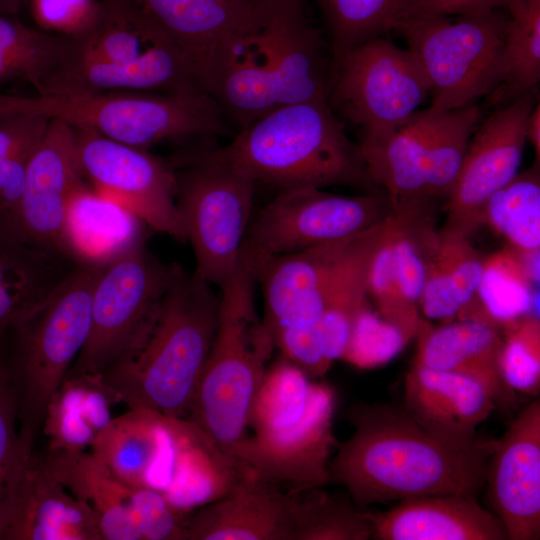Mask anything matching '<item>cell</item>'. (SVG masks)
<instances>
[{"label": "cell", "mask_w": 540, "mask_h": 540, "mask_svg": "<svg viewBox=\"0 0 540 540\" xmlns=\"http://www.w3.org/2000/svg\"><path fill=\"white\" fill-rule=\"evenodd\" d=\"M352 436L338 444L328 464V484L353 502L371 504L439 494L477 498L497 439L461 443L415 419L401 404H358Z\"/></svg>", "instance_id": "6da1fadb"}, {"label": "cell", "mask_w": 540, "mask_h": 540, "mask_svg": "<svg viewBox=\"0 0 540 540\" xmlns=\"http://www.w3.org/2000/svg\"><path fill=\"white\" fill-rule=\"evenodd\" d=\"M331 65L302 0H254L250 22L221 50L207 92L247 124L286 104L329 102Z\"/></svg>", "instance_id": "7a4b0ae2"}, {"label": "cell", "mask_w": 540, "mask_h": 540, "mask_svg": "<svg viewBox=\"0 0 540 540\" xmlns=\"http://www.w3.org/2000/svg\"><path fill=\"white\" fill-rule=\"evenodd\" d=\"M210 153L255 183L280 191L331 185L380 190L369 179L359 145L327 101L280 106Z\"/></svg>", "instance_id": "3957f363"}, {"label": "cell", "mask_w": 540, "mask_h": 540, "mask_svg": "<svg viewBox=\"0 0 540 540\" xmlns=\"http://www.w3.org/2000/svg\"><path fill=\"white\" fill-rule=\"evenodd\" d=\"M219 297L181 271L144 341L102 377L129 408L185 418L216 333Z\"/></svg>", "instance_id": "277c9868"}, {"label": "cell", "mask_w": 540, "mask_h": 540, "mask_svg": "<svg viewBox=\"0 0 540 540\" xmlns=\"http://www.w3.org/2000/svg\"><path fill=\"white\" fill-rule=\"evenodd\" d=\"M335 392L285 358L268 368L251 408L247 437L236 460L291 491L328 484Z\"/></svg>", "instance_id": "5b68a950"}, {"label": "cell", "mask_w": 540, "mask_h": 540, "mask_svg": "<svg viewBox=\"0 0 540 540\" xmlns=\"http://www.w3.org/2000/svg\"><path fill=\"white\" fill-rule=\"evenodd\" d=\"M256 284L255 267L242 253L235 272L220 287L216 333L185 417L235 460L276 348L257 312Z\"/></svg>", "instance_id": "8992f818"}, {"label": "cell", "mask_w": 540, "mask_h": 540, "mask_svg": "<svg viewBox=\"0 0 540 540\" xmlns=\"http://www.w3.org/2000/svg\"><path fill=\"white\" fill-rule=\"evenodd\" d=\"M105 265L79 262L14 328L6 361L15 391L23 453L31 457L48 404L90 331L93 291Z\"/></svg>", "instance_id": "52a82bcc"}, {"label": "cell", "mask_w": 540, "mask_h": 540, "mask_svg": "<svg viewBox=\"0 0 540 540\" xmlns=\"http://www.w3.org/2000/svg\"><path fill=\"white\" fill-rule=\"evenodd\" d=\"M33 114L94 131L146 150L167 140L225 131L223 113L207 92L110 91L22 97L0 94V118Z\"/></svg>", "instance_id": "ba28073f"}, {"label": "cell", "mask_w": 540, "mask_h": 540, "mask_svg": "<svg viewBox=\"0 0 540 540\" xmlns=\"http://www.w3.org/2000/svg\"><path fill=\"white\" fill-rule=\"evenodd\" d=\"M508 19V11L499 8L411 18L396 25L427 78L428 110L463 108L497 88Z\"/></svg>", "instance_id": "9c48e42d"}, {"label": "cell", "mask_w": 540, "mask_h": 540, "mask_svg": "<svg viewBox=\"0 0 540 540\" xmlns=\"http://www.w3.org/2000/svg\"><path fill=\"white\" fill-rule=\"evenodd\" d=\"M482 115L476 104L443 112L420 110L394 130L362 139L359 149L369 179L393 200H446Z\"/></svg>", "instance_id": "30bf717a"}, {"label": "cell", "mask_w": 540, "mask_h": 540, "mask_svg": "<svg viewBox=\"0 0 540 540\" xmlns=\"http://www.w3.org/2000/svg\"><path fill=\"white\" fill-rule=\"evenodd\" d=\"M181 271L159 260L146 242L105 265L93 291L88 338L66 376L102 375L135 350Z\"/></svg>", "instance_id": "8fae6325"}, {"label": "cell", "mask_w": 540, "mask_h": 540, "mask_svg": "<svg viewBox=\"0 0 540 540\" xmlns=\"http://www.w3.org/2000/svg\"><path fill=\"white\" fill-rule=\"evenodd\" d=\"M175 175L176 202L195 258L193 274L220 288L240 262L255 182L210 151Z\"/></svg>", "instance_id": "7c38bea8"}, {"label": "cell", "mask_w": 540, "mask_h": 540, "mask_svg": "<svg viewBox=\"0 0 540 540\" xmlns=\"http://www.w3.org/2000/svg\"><path fill=\"white\" fill-rule=\"evenodd\" d=\"M430 97L415 56L384 36L356 45L332 59L329 104L375 138L409 120Z\"/></svg>", "instance_id": "4fadbf2b"}, {"label": "cell", "mask_w": 540, "mask_h": 540, "mask_svg": "<svg viewBox=\"0 0 540 540\" xmlns=\"http://www.w3.org/2000/svg\"><path fill=\"white\" fill-rule=\"evenodd\" d=\"M391 207L382 189L357 196L313 187L280 191L252 217L242 252L257 261L347 239L385 219Z\"/></svg>", "instance_id": "5bb4252c"}, {"label": "cell", "mask_w": 540, "mask_h": 540, "mask_svg": "<svg viewBox=\"0 0 540 540\" xmlns=\"http://www.w3.org/2000/svg\"><path fill=\"white\" fill-rule=\"evenodd\" d=\"M73 128L80 169L91 190L126 208L147 227L186 240L176 175L169 164L147 150Z\"/></svg>", "instance_id": "9a60e30c"}, {"label": "cell", "mask_w": 540, "mask_h": 540, "mask_svg": "<svg viewBox=\"0 0 540 540\" xmlns=\"http://www.w3.org/2000/svg\"><path fill=\"white\" fill-rule=\"evenodd\" d=\"M537 102L536 89L481 120L446 199L443 227L472 236L483 225L488 199L520 172L526 123Z\"/></svg>", "instance_id": "2e32d148"}, {"label": "cell", "mask_w": 540, "mask_h": 540, "mask_svg": "<svg viewBox=\"0 0 540 540\" xmlns=\"http://www.w3.org/2000/svg\"><path fill=\"white\" fill-rule=\"evenodd\" d=\"M85 185L74 128L50 119L29 160L19 201L11 213L3 214L25 239L67 252L64 228L68 204Z\"/></svg>", "instance_id": "e0dca14e"}, {"label": "cell", "mask_w": 540, "mask_h": 540, "mask_svg": "<svg viewBox=\"0 0 540 540\" xmlns=\"http://www.w3.org/2000/svg\"><path fill=\"white\" fill-rule=\"evenodd\" d=\"M489 506L508 540L540 537V401L512 420L490 455L485 483Z\"/></svg>", "instance_id": "ac0fdd59"}, {"label": "cell", "mask_w": 540, "mask_h": 540, "mask_svg": "<svg viewBox=\"0 0 540 540\" xmlns=\"http://www.w3.org/2000/svg\"><path fill=\"white\" fill-rule=\"evenodd\" d=\"M352 237L298 252L251 260L257 283L263 290V320L272 335L282 329L307 328L317 324L323 313L334 268Z\"/></svg>", "instance_id": "d6986e66"}, {"label": "cell", "mask_w": 540, "mask_h": 540, "mask_svg": "<svg viewBox=\"0 0 540 540\" xmlns=\"http://www.w3.org/2000/svg\"><path fill=\"white\" fill-rule=\"evenodd\" d=\"M120 1L148 21L190 61L205 90L222 48L250 22L254 10V0Z\"/></svg>", "instance_id": "ffe728a7"}, {"label": "cell", "mask_w": 540, "mask_h": 540, "mask_svg": "<svg viewBox=\"0 0 540 540\" xmlns=\"http://www.w3.org/2000/svg\"><path fill=\"white\" fill-rule=\"evenodd\" d=\"M187 540H294L293 494L248 471L189 518Z\"/></svg>", "instance_id": "44dd1931"}, {"label": "cell", "mask_w": 540, "mask_h": 540, "mask_svg": "<svg viewBox=\"0 0 540 540\" xmlns=\"http://www.w3.org/2000/svg\"><path fill=\"white\" fill-rule=\"evenodd\" d=\"M416 338L414 363L473 379L485 388L496 408L505 412L516 405L517 393L502 373L499 324L461 319L433 326L425 319Z\"/></svg>", "instance_id": "7402d4cb"}, {"label": "cell", "mask_w": 540, "mask_h": 540, "mask_svg": "<svg viewBox=\"0 0 540 540\" xmlns=\"http://www.w3.org/2000/svg\"><path fill=\"white\" fill-rule=\"evenodd\" d=\"M377 540H508L498 517L477 498L439 494L399 501L381 512H368Z\"/></svg>", "instance_id": "603a6c76"}, {"label": "cell", "mask_w": 540, "mask_h": 540, "mask_svg": "<svg viewBox=\"0 0 540 540\" xmlns=\"http://www.w3.org/2000/svg\"><path fill=\"white\" fill-rule=\"evenodd\" d=\"M78 263L65 251L25 239L0 212V358L16 325L43 302Z\"/></svg>", "instance_id": "cb8c5ba5"}, {"label": "cell", "mask_w": 540, "mask_h": 540, "mask_svg": "<svg viewBox=\"0 0 540 540\" xmlns=\"http://www.w3.org/2000/svg\"><path fill=\"white\" fill-rule=\"evenodd\" d=\"M110 91L206 92L190 61L170 47L128 63L69 60L38 95Z\"/></svg>", "instance_id": "d4e9b609"}, {"label": "cell", "mask_w": 540, "mask_h": 540, "mask_svg": "<svg viewBox=\"0 0 540 540\" xmlns=\"http://www.w3.org/2000/svg\"><path fill=\"white\" fill-rule=\"evenodd\" d=\"M401 405L426 427L461 443L475 441L477 426L496 408L473 379L417 363L405 376Z\"/></svg>", "instance_id": "484cf974"}, {"label": "cell", "mask_w": 540, "mask_h": 540, "mask_svg": "<svg viewBox=\"0 0 540 540\" xmlns=\"http://www.w3.org/2000/svg\"><path fill=\"white\" fill-rule=\"evenodd\" d=\"M390 228L385 219L353 236L340 256L326 293L323 313L314 326L325 358L342 360L357 319L368 304L373 260Z\"/></svg>", "instance_id": "4316f807"}, {"label": "cell", "mask_w": 540, "mask_h": 540, "mask_svg": "<svg viewBox=\"0 0 540 540\" xmlns=\"http://www.w3.org/2000/svg\"><path fill=\"white\" fill-rule=\"evenodd\" d=\"M176 419L130 408L97 435L92 453L117 479L152 487L172 451Z\"/></svg>", "instance_id": "83f0119b"}, {"label": "cell", "mask_w": 540, "mask_h": 540, "mask_svg": "<svg viewBox=\"0 0 540 540\" xmlns=\"http://www.w3.org/2000/svg\"><path fill=\"white\" fill-rule=\"evenodd\" d=\"M42 460L58 482L93 509L103 540H142L135 517L139 486L114 477L92 452L48 450Z\"/></svg>", "instance_id": "f1b7e54d"}, {"label": "cell", "mask_w": 540, "mask_h": 540, "mask_svg": "<svg viewBox=\"0 0 540 540\" xmlns=\"http://www.w3.org/2000/svg\"><path fill=\"white\" fill-rule=\"evenodd\" d=\"M470 237L440 229V245L429 264L419 303L427 320L448 323L488 316L478 296L485 260Z\"/></svg>", "instance_id": "f546056e"}, {"label": "cell", "mask_w": 540, "mask_h": 540, "mask_svg": "<svg viewBox=\"0 0 540 540\" xmlns=\"http://www.w3.org/2000/svg\"><path fill=\"white\" fill-rule=\"evenodd\" d=\"M10 540H103L96 513L32 458Z\"/></svg>", "instance_id": "4dcf8cb0"}, {"label": "cell", "mask_w": 540, "mask_h": 540, "mask_svg": "<svg viewBox=\"0 0 540 540\" xmlns=\"http://www.w3.org/2000/svg\"><path fill=\"white\" fill-rule=\"evenodd\" d=\"M146 226L132 212L85 185L68 204L64 245L79 262L107 265L145 243Z\"/></svg>", "instance_id": "1f68e13d"}, {"label": "cell", "mask_w": 540, "mask_h": 540, "mask_svg": "<svg viewBox=\"0 0 540 540\" xmlns=\"http://www.w3.org/2000/svg\"><path fill=\"white\" fill-rule=\"evenodd\" d=\"M119 402L102 375L66 376L51 398L43 430L48 450L83 451L112 420Z\"/></svg>", "instance_id": "d6a6232c"}, {"label": "cell", "mask_w": 540, "mask_h": 540, "mask_svg": "<svg viewBox=\"0 0 540 540\" xmlns=\"http://www.w3.org/2000/svg\"><path fill=\"white\" fill-rule=\"evenodd\" d=\"M436 201L428 197L392 199L389 212L396 276L405 296L418 307L429 264L440 245Z\"/></svg>", "instance_id": "836d02e7"}, {"label": "cell", "mask_w": 540, "mask_h": 540, "mask_svg": "<svg viewBox=\"0 0 540 540\" xmlns=\"http://www.w3.org/2000/svg\"><path fill=\"white\" fill-rule=\"evenodd\" d=\"M71 37L73 54L69 60L77 61L128 63L159 49L176 48L120 0L101 2L94 24L82 34Z\"/></svg>", "instance_id": "e575fe53"}, {"label": "cell", "mask_w": 540, "mask_h": 540, "mask_svg": "<svg viewBox=\"0 0 540 540\" xmlns=\"http://www.w3.org/2000/svg\"><path fill=\"white\" fill-rule=\"evenodd\" d=\"M505 9L501 81L488 96L498 108L536 90L540 80V0H508Z\"/></svg>", "instance_id": "d590c367"}, {"label": "cell", "mask_w": 540, "mask_h": 540, "mask_svg": "<svg viewBox=\"0 0 540 540\" xmlns=\"http://www.w3.org/2000/svg\"><path fill=\"white\" fill-rule=\"evenodd\" d=\"M483 225L503 236L518 253L540 248L539 164L519 172L497 190L483 209Z\"/></svg>", "instance_id": "8d00e7d4"}, {"label": "cell", "mask_w": 540, "mask_h": 540, "mask_svg": "<svg viewBox=\"0 0 540 540\" xmlns=\"http://www.w3.org/2000/svg\"><path fill=\"white\" fill-rule=\"evenodd\" d=\"M291 492L294 540L372 539L367 511H362L347 492L330 494L321 488Z\"/></svg>", "instance_id": "74e56055"}, {"label": "cell", "mask_w": 540, "mask_h": 540, "mask_svg": "<svg viewBox=\"0 0 540 540\" xmlns=\"http://www.w3.org/2000/svg\"><path fill=\"white\" fill-rule=\"evenodd\" d=\"M418 0H317L327 27L332 59L401 22Z\"/></svg>", "instance_id": "f35d334b"}, {"label": "cell", "mask_w": 540, "mask_h": 540, "mask_svg": "<svg viewBox=\"0 0 540 540\" xmlns=\"http://www.w3.org/2000/svg\"><path fill=\"white\" fill-rule=\"evenodd\" d=\"M50 119L33 114L0 118V212L9 214L22 193L29 160Z\"/></svg>", "instance_id": "ab89813d"}, {"label": "cell", "mask_w": 540, "mask_h": 540, "mask_svg": "<svg viewBox=\"0 0 540 540\" xmlns=\"http://www.w3.org/2000/svg\"><path fill=\"white\" fill-rule=\"evenodd\" d=\"M531 281L519 257L503 251L485 261L478 296L488 314L502 325L529 314Z\"/></svg>", "instance_id": "60d3db41"}, {"label": "cell", "mask_w": 540, "mask_h": 540, "mask_svg": "<svg viewBox=\"0 0 540 540\" xmlns=\"http://www.w3.org/2000/svg\"><path fill=\"white\" fill-rule=\"evenodd\" d=\"M368 297L372 299L377 314L396 328L407 344L416 338L425 319L419 307L405 296L400 287L393 263L390 228L372 263Z\"/></svg>", "instance_id": "b9f144b4"}, {"label": "cell", "mask_w": 540, "mask_h": 540, "mask_svg": "<svg viewBox=\"0 0 540 540\" xmlns=\"http://www.w3.org/2000/svg\"><path fill=\"white\" fill-rule=\"evenodd\" d=\"M501 368L507 384L531 396L540 390V322L526 314L501 325Z\"/></svg>", "instance_id": "7bdbcfd3"}, {"label": "cell", "mask_w": 540, "mask_h": 540, "mask_svg": "<svg viewBox=\"0 0 540 540\" xmlns=\"http://www.w3.org/2000/svg\"><path fill=\"white\" fill-rule=\"evenodd\" d=\"M72 52L71 36L37 30L11 16L0 15V54L28 61L40 68L46 76L42 93L71 58Z\"/></svg>", "instance_id": "ee69618b"}, {"label": "cell", "mask_w": 540, "mask_h": 540, "mask_svg": "<svg viewBox=\"0 0 540 540\" xmlns=\"http://www.w3.org/2000/svg\"><path fill=\"white\" fill-rule=\"evenodd\" d=\"M406 344L396 328L367 306L356 321L342 360L358 368H374L390 361Z\"/></svg>", "instance_id": "f6af8a7d"}, {"label": "cell", "mask_w": 540, "mask_h": 540, "mask_svg": "<svg viewBox=\"0 0 540 540\" xmlns=\"http://www.w3.org/2000/svg\"><path fill=\"white\" fill-rule=\"evenodd\" d=\"M101 2L97 0H32L37 23L45 31L77 36L97 20Z\"/></svg>", "instance_id": "bcb514c9"}, {"label": "cell", "mask_w": 540, "mask_h": 540, "mask_svg": "<svg viewBox=\"0 0 540 540\" xmlns=\"http://www.w3.org/2000/svg\"><path fill=\"white\" fill-rule=\"evenodd\" d=\"M18 405L15 387L3 357L0 358V477L29 461L17 431Z\"/></svg>", "instance_id": "7dc6e473"}, {"label": "cell", "mask_w": 540, "mask_h": 540, "mask_svg": "<svg viewBox=\"0 0 540 540\" xmlns=\"http://www.w3.org/2000/svg\"><path fill=\"white\" fill-rule=\"evenodd\" d=\"M273 338L283 358L308 377L316 379L330 369L332 364L322 352L314 327L282 329L273 333Z\"/></svg>", "instance_id": "c3c4849f"}, {"label": "cell", "mask_w": 540, "mask_h": 540, "mask_svg": "<svg viewBox=\"0 0 540 540\" xmlns=\"http://www.w3.org/2000/svg\"><path fill=\"white\" fill-rule=\"evenodd\" d=\"M31 460L0 477V540H10Z\"/></svg>", "instance_id": "681fc988"}, {"label": "cell", "mask_w": 540, "mask_h": 540, "mask_svg": "<svg viewBox=\"0 0 540 540\" xmlns=\"http://www.w3.org/2000/svg\"><path fill=\"white\" fill-rule=\"evenodd\" d=\"M507 2L508 0H418L403 20L485 12L505 8Z\"/></svg>", "instance_id": "f907efd6"}, {"label": "cell", "mask_w": 540, "mask_h": 540, "mask_svg": "<svg viewBox=\"0 0 540 540\" xmlns=\"http://www.w3.org/2000/svg\"><path fill=\"white\" fill-rule=\"evenodd\" d=\"M14 79L30 83L37 94L43 91L46 82L44 72L34 64L0 54V84Z\"/></svg>", "instance_id": "816d5d0a"}, {"label": "cell", "mask_w": 540, "mask_h": 540, "mask_svg": "<svg viewBox=\"0 0 540 540\" xmlns=\"http://www.w3.org/2000/svg\"><path fill=\"white\" fill-rule=\"evenodd\" d=\"M526 139L533 146L539 162L540 155V106L539 101L531 110L526 123Z\"/></svg>", "instance_id": "f5cc1de1"}, {"label": "cell", "mask_w": 540, "mask_h": 540, "mask_svg": "<svg viewBox=\"0 0 540 540\" xmlns=\"http://www.w3.org/2000/svg\"><path fill=\"white\" fill-rule=\"evenodd\" d=\"M21 0H0V15L12 16L18 12Z\"/></svg>", "instance_id": "db71d44e"}]
</instances>
